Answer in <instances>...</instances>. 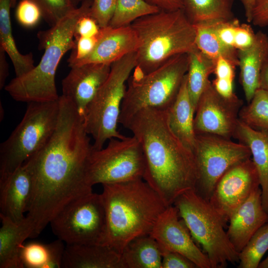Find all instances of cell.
I'll return each instance as SVG.
<instances>
[{"label":"cell","mask_w":268,"mask_h":268,"mask_svg":"<svg viewBox=\"0 0 268 268\" xmlns=\"http://www.w3.org/2000/svg\"><path fill=\"white\" fill-rule=\"evenodd\" d=\"M58 239L49 244L33 241L23 244L20 257L23 268H60L65 246Z\"/></svg>","instance_id":"obj_28"},{"label":"cell","mask_w":268,"mask_h":268,"mask_svg":"<svg viewBox=\"0 0 268 268\" xmlns=\"http://www.w3.org/2000/svg\"><path fill=\"white\" fill-rule=\"evenodd\" d=\"M83 118L71 102L60 96L56 129L45 145L25 162L32 176L31 196L26 217L37 237L72 201L92 192L87 179L93 149Z\"/></svg>","instance_id":"obj_1"},{"label":"cell","mask_w":268,"mask_h":268,"mask_svg":"<svg viewBox=\"0 0 268 268\" xmlns=\"http://www.w3.org/2000/svg\"><path fill=\"white\" fill-rule=\"evenodd\" d=\"M234 67L225 59L220 57L215 61L214 73L216 78L234 79Z\"/></svg>","instance_id":"obj_43"},{"label":"cell","mask_w":268,"mask_h":268,"mask_svg":"<svg viewBox=\"0 0 268 268\" xmlns=\"http://www.w3.org/2000/svg\"><path fill=\"white\" fill-rule=\"evenodd\" d=\"M160 248L162 255V268H197L193 262L184 256L160 247Z\"/></svg>","instance_id":"obj_38"},{"label":"cell","mask_w":268,"mask_h":268,"mask_svg":"<svg viewBox=\"0 0 268 268\" xmlns=\"http://www.w3.org/2000/svg\"><path fill=\"white\" fill-rule=\"evenodd\" d=\"M242 3L245 11V15L248 22L252 20L253 10L257 0H239Z\"/></svg>","instance_id":"obj_47"},{"label":"cell","mask_w":268,"mask_h":268,"mask_svg":"<svg viewBox=\"0 0 268 268\" xmlns=\"http://www.w3.org/2000/svg\"><path fill=\"white\" fill-rule=\"evenodd\" d=\"M241 83L248 103L260 88L261 72L268 62V35L262 31L256 33V39L249 48L238 50Z\"/></svg>","instance_id":"obj_20"},{"label":"cell","mask_w":268,"mask_h":268,"mask_svg":"<svg viewBox=\"0 0 268 268\" xmlns=\"http://www.w3.org/2000/svg\"><path fill=\"white\" fill-rule=\"evenodd\" d=\"M252 23L260 27L268 25V0H257L253 12Z\"/></svg>","instance_id":"obj_42"},{"label":"cell","mask_w":268,"mask_h":268,"mask_svg":"<svg viewBox=\"0 0 268 268\" xmlns=\"http://www.w3.org/2000/svg\"><path fill=\"white\" fill-rule=\"evenodd\" d=\"M258 268H268V256L260 263Z\"/></svg>","instance_id":"obj_50"},{"label":"cell","mask_w":268,"mask_h":268,"mask_svg":"<svg viewBox=\"0 0 268 268\" xmlns=\"http://www.w3.org/2000/svg\"><path fill=\"white\" fill-rule=\"evenodd\" d=\"M149 4L158 7L160 10L174 11L183 9L182 0H144Z\"/></svg>","instance_id":"obj_45"},{"label":"cell","mask_w":268,"mask_h":268,"mask_svg":"<svg viewBox=\"0 0 268 268\" xmlns=\"http://www.w3.org/2000/svg\"><path fill=\"white\" fill-rule=\"evenodd\" d=\"M117 0H92L89 14L99 26H109L115 13Z\"/></svg>","instance_id":"obj_36"},{"label":"cell","mask_w":268,"mask_h":268,"mask_svg":"<svg viewBox=\"0 0 268 268\" xmlns=\"http://www.w3.org/2000/svg\"><path fill=\"white\" fill-rule=\"evenodd\" d=\"M239 23V21L236 18L231 21L212 24V26L218 37L223 43L235 48V30L236 26Z\"/></svg>","instance_id":"obj_39"},{"label":"cell","mask_w":268,"mask_h":268,"mask_svg":"<svg viewBox=\"0 0 268 268\" xmlns=\"http://www.w3.org/2000/svg\"><path fill=\"white\" fill-rule=\"evenodd\" d=\"M50 224L66 245L105 244L106 215L101 194L92 192L72 201Z\"/></svg>","instance_id":"obj_10"},{"label":"cell","mask_w":268,"mask_h":268,"mask_svg":"<svg viewBox=\"0 0 268 268\" xmlns=\"http://www.w3.org/2000/svg\"><path fill=\"white\" fill-rule=\"evenodd\" d=\"M160 10L144 0H117L116 10L109 26L117 28L130 25L140 17Z\"/></svg>","instance_id":"obj_32"},{"label":"cell","mask_w":268,"mask_h":268,"mask_svg":"<svg viewBox=\"0 0 268 268\" xmlns=\"http://www.w3.org/2000/svg\"><path fill=\"white\" fill-rule=\"evenodd\" d=\"M194 240L202 248L211 268H224L228 263L239 262V255L224 228L226 224L208 200L195 190L180 195L173 204Z\"/></svg>","instance_id":"obj_7"},{"label":"cell","mask_w":268,"mask_h":268,"mask_svg":"<svg viewBox=\"0 0 268 268\" xmlns=\"http://www.w3.org/2000/svg\"><path fill=\"white\" fill-rule=\"evenodd\" d=\"M258 170L251 158L228 169L216 183L209 201L226 224L232 214L260 188Z\"/></svg>","instance_id":"obj_14"},{"label":"cell","mask_w":268,"mask_h":268,"mask_svg":"<svg viewBox=\"0 0 268 268\" xmlns=\"http://www.w3.org/2000/svg\"><path fill=\"white\" fill-rule=\"evenodd\" d=\"M268 250V222L251 237L239 255V268H257Z\"/></svg>","instance_id":"obj_33"},{"label":"cell","mask_w":268,"mask_h":268,"mask_svg":"<svg viewBox=\"0 0 268 268\" xmlns=\"http://www.w3.org/2000/svg\"><path fill=\"white\" fill-rule=\"evenodd\" d=\"M194 26L196 30V46L200 51L215 61L222 57L234 67L239 66L238 50L223 43L216 34L212 25Z\"/></svg>","instance_id":"obj_30"},{"label":"cell","mask_w":268,"mask_h":268,"mask_svg":"<svg viewBox=\"0 0 268 268\" xmlns=\"http://www.w3.org/2000/svg\"><path fill=\"white\" fill-rule=\"evenodd\" d=\"M89 12V9L79 19L75 28L74 40L80 37L93 36L99 33L101 28L90 16Z\"/></svg>","instance_id":"obj_40"},{"label":"cell","mask_w":268,"mask_h":268,"mask_svg":"<svg viewBox=\"0 0 268 268\" xmlns=\"http://www.w3.org/2000/svg\"><path fill=\"white\" fill-rule=\"evenodd\" d=\"M233 137L250 149L259 175L263 207L268 213V130H257L238 120Z\"/></svg>","instance_id":"obj_22"},{"label":"cell","mask_w":268,"mask_h":268,"mask_svg":"<svg viewBox=\"0 0 268 268\" xmlns=\"http://www.w3.org/2000/svg\"><path fill=\"white\" fill-rule=\"evenodd\" d=\"M111 66L89 63L73 67L62 80V95L71 102L83 118L87 107L107 79Z\"/></svg>","instance_id":"obj_16"},{"label":"cell","mask_w":268,"mask_h":268,"mask_svg":"<svg viewBox=\"0 0 268 268\" xmlns=\"http://www.w3.org/2000/svg\"><path fill=\"white\" fill-rule=\"evenodd\" d=\"M260 88L268 92V62L264 66L261 72Z\"/></svg>","instance_id":"obj_48"},{"label":"cell","mask_w":268,"mask_h":268,"mask_svg":"<svg viewBox=\"0 0 268 268\" xmlns=\"http://www.w3.org/2000/svg\"><path fill=\"white\" fill-rule=\"evenodd\" d=\"M136 64V52L127 54L111 66L110 73L87 107L83 116L85 130L94 140L93 148H102L112 138L126 137L118 130L126 82Z\"/></svg>","instance_id":"obj_8"},{"label":"cell","mask_w":268,"mask_h":268,"mask_svg":"<svg viewBox=\"0 0 268 268\" xmlns=\"http://www.w3.org/2000/svg\"><path fill=\"white\" fill-rule=\"evenodd\" d=\"M139 42L132 74H147L171 57L189 53L196 46V30L183 9L159 11L134 20L131 25Z\"/></svg>","instance_id":"obj_5"},{"label":"cell","mask_w":268,"mask_h":268,"mask_svg":"<svg viewBox=\"0 0 268 268\" xmlns=\"http://www.w3.org/2000/svg\"><path fill=\"white\" fill-rule=\"evenodd\" d=\"M193 152L198 172L195 191L208 201L224 173L234 165L252 156L249 148L244 144L207 133L196 134Z\"/></svg>","instance_id":"obj_12"},{"label":"cell","mask_w":268,"mask_h":268,"mask_svg":"<svg viewBox=\"0 0 268 268\" xmlns=\"http://www.w3.org/2000/svg\"><path fill=\"white\" fill-rule=\"evenodd\" d=\"M226 231L235 250L240 253L255 233L268 222L260 188L254 192L231 215Z\"/></svg>","instance_id":"obj_19"},{"label":"cell","mask_w":268,"mask_h":268,"mask_svg":"<svg viewBox=\"0 0 268 268\" xmlns=\"http://www.w3.org/2000/svg\"><path fill=\"white\" fill-rule=\"evenodd\" d=\"M138 140L145 163L143 179L167 206L195 190L198 172L193 152L171 130L167 110L142 108L123 126Z\"/></svg>","instance_id":"obj_2"},{"label":"cell","mask_w":268,"mask_h":268,"mask_svg":"<svg viewBox=\"0 0 268 268\" xmlns=\"http://www.w3.org/2000/svg\"><path fill=\"white\" fill-rule=\"evenodd\" d=\"M188 54L187 88L196 112L199 98L210 81L209 76L214 73L215 61L206 56L197 47Z\"/></svg>","instance_id":"obj_29"},{"label":"cell","mask_w":268,"mask_h":268,"mask_svg":"<svg viewBox=\"0 0 268 268\" xmlns=\"http://www.w3.org/2000/svg\"><path fill=\"white\" fill-rule=\"evenodd\" d=\"M188 53L175 55L155 70L141 75L131 74L121 108L119 124L124 126L145 107L167 110L174 102L187 73Z\"/></svg>","instance_id":"obj_6"},{"label":"cell","mask_w":268,"mask_h":268,"mask_svg":"<svg viewBox=\"0 0 268 268\" xmlns=\"http://www.w3.org/2000/svg\"><path fill=\"white\" fill-rule=\"evenodd\" d=\"M248 105L243 106L239 120L257 130H268V92L259 88Z\"/></svg>","instance_id":"obj_31"},{"label":"cell","mask_w":268,"mask_h":268,"mask_svg":"<svg viewBox=\"0 0 268 268\" xmlns=\"http://www.w3.org/2000/svg\"><path fill=\"white\" fill-rule=\"evenodd\" d=\"M144 169L142 149L135 137L112 138L105 147L93 149L87 179L92 187L143 179Z\"/></svg>","instance_id":"obj_11"},{"label":"cell","mask_w":268,"mask_h":268,"mask_svg":"<svg viewBox=\"0 0 268 268\" xmlns=\"http://www.w3.org/2000/svg\"><path fill=\"white\" fill-rule=\"evenodd\" d=\"M42 18L51 27L54 26L76 8L70 0H34Z\"/></svg>","instance_id":"obj_34"},{"label":"cell","mask_w":268,"mask_h":268,"mask_svg":"<svg viewBox=\"0 0 268 268\" xmlns=\"http://www.w3.org/2000/svg\"><path fill=\"white\" fill-rule=\"evenodd\" d=\"M32 189L31 173L26 162L13 172L0 176V214L16 222L22 220Z\"/></svg>","instance_id":"obj_17"},{"label":"cell","mask_w":268,"mask_h":268,"mask_svg":"<svg viewBox=\"0 0 268 268\" xmlns=\"http://www.w3.org/2000/svg\"><path fill=\"white\" fill-rule=\"evenodd\" d=\"M0 268H23L20 254L24 242L31 238L32 225L26 217L16 222L0 214Z\"/></svg>","instance_id":"obj_23"},{"label":"cell","mask_w":268,"mask_h":268,"mask_svg":"<svg viewBox=\"0 0 268 268\" xmlns=\"http://www.w3.org/2000/svg\"><path fill=\"white\" fill-rule=\"evenodd\" d=\"M183 9L193 25H212L231 21L233 0H182Z\"/></svg>","instance_id":"obj_25"},{"label":"cell","mask_w":268,"mask_h":268,"mask_svg":"<svg viewBox=\"0 0 268 268\" xmlns=\"http://www.w3.org/2000/svg\"><path fill=\"white\" fill-rule=\"evenodd\" d=\"M234 80L216 78L212 82L216 91L221 96L229 98L235 94L233 91Z\"/></svg>","instance_id":"obj_44"},{"label":"cell","mask_w":268,"mask_h":268,"mask_svg":"<svg viewBox=\"0 0 268 268\" xmlns=\"http://www.w3.org/2000/svg\"><path fill=\"white\" fill-rule=\"evenodd\" d=\"M139 45L138 38L130 25L102 28L93 50L73 67L89 63L111 65L127 54L136 52Z\"/></svg>","instance_id":"obj_18"},{"label":"cell","mask_w":268,"mask_h":268,"mask_svg":"<svg viewBox=\"0 0 268 268\" xmlns=\"http://www.w3.org/2000/svg\"><path fill=\"white\" fill-rule=\"evenodd\" d=\"M121 268H162L159 244L150 234L134 239L121 253Z\"/></svg>","instance_id":"obj_26"},{"label":"cell","mask_w":268,"mask_h":268,"mask_svg":"<svg viewBox=\"0 0 268 268\" xmlns=\"http://www.w3.org/2000/svg\"><path fill=\"white\" fill-rule=\"evenodd\" d=\"M5 52L0 47V89L5 87V80L9 75L8 65L6 59Z\"/></svg>","instance_id":"obj_46"},{"label":"cell","mask_w":268,"mask_h":268,"mask_svg":"<svg viewBox=\"0 0 268 268\" xmlns=\"http://www.w3.org/2000/svg\"><path fill=\"white\" fill-rule=\"evenodd\" d=\"M62 268H121V254L106 244L66 245Z\"/></svg>","instance_id":"obj_21"},{"label":"cell","mask_w":268,"mask_h":268,"mask_svg":"<svg viewBox=\"0 0 268 268\" xmlns=\"http://www.w3.org/2000/svg\"><path fill=\"white\" fill-rule=\"evenodd\" d=\"M256 33L251 25L247 23H239L236 28L234 37V47L237 50L250 47L254 43Z\"/></svg>","instance_id":"obj_41"},{"label":"cell","mask_w":268,"mask_h":268,"mask_svg":"<svg viewBox=\"0 0 268 268\" xmlns=\"http://www.w3.org/2000/svg\"><path fill=\"white\" fill-rule=\"evenodd\" d=\"M160 247L178 253L198 268H211L207 255L196 244L174 205L166 207L156 221L150 234Z\"/></svg>","instance_id":"obj_15"},{"label":"cell","mask_w":268,"mask_h":268,"mask_svg":"<svg viewBox=\"0 0 268 268\" xmlns=\"http://www.w3.org/2000/svg\"><path fill=\"white\" fill-rule=\"evenodd\" d=\"M60 97L55 101L28 103L24 116L0 145V176L22 165L48 142L57 126Z\"/></svg>","instance_id":"obj_9"},{"label":"cell","mask_w":268,"mask_h":268,"mask_svg":"<svg viewBox=\"0 0 268 268\" xmlns=\"http://www.w3.org/2000/svg\"><path fill=\"white\" fill-rule=\"evenodd\" d=\"M91 3H82L56 25L37 33L39 48L44 53L38 65L31 71L15 77L5 86V90L13 99L28 103L59 99L55 83L56 70L63 56L73 48L76 24Z\"/></svg>","instance_id":"obj_4"},{"label":"cell","mask_w":268,"mask_h":268,"mask_svg":"<svg viewBox=\"0 0 268 268\" xmlns=\"http://www.w3.org/2000/svg\"><path fill=\"white\" fill-rule=\"evenodd\" d=\"M10 7V0H0V47L9 56L16 77H19L31 71L35 66L33 54H22L16 47L12 32Z\"/></svg>","instance_id":"obj_27"},{"label":"cell","mask_w":268,"mask_h":268,"mask_svg":"<svg viewBox=\"0 0 268 268\" xmlns=\"http://www.w3.org/2000/svg\"><path fill=\"white\" fill-rule=\"evenodd\" d=\"M102 185L107 222L105 244L121 254L132 240L150 234L168 206L143 179Z\"/></svg>","instance_id":"obj_3"},{"label":"cell","mask_w":268,"mask_h":268,"mask_svg":"<svg viewBox=\"0 0 268 268\" xmlns=\"http://www.w3.org/2000/svg\"><path fill=\"white\" fill-rule=\"evenodd\" d=\"M11 0V6L14 7L16 3L17 0Z\"/></svg>","instance_id":"obj_51"},{"label":"cell","mask_w":268,"mask_h":268,"mask_svg":"<svg viewBox=\"0 0 268 268\" xmlns=\"http://www.w3.org/2000/svg\"><path fill=\"white\" fill-rule=\"evenodd\" d=\"M70 0L75 7H78L82 3L87 1H92V0Z\"/></svg>","instance_id":"obj_49"},{"label":"cell","mask_w":268,"mask_h":268,"mask_svg":"<svg viewBox=\"0 0 268 268\" xmlns=\"http://www.w3.org/2000/svg\"><path fill=\"white\" fill-rule=\"evenodd\" d=\"M100 35L99 33L93 36L80 37L74 40V45L67 60L68 65L73 67L79 61L87 56L93 50Z\"/></svg>","instance_id":"obj_37"},{"label":"cell","mask_w":268,"mask_h":268,"mask_svg":"<svg viewBox=\"0 0 268 268\" xmlns=\"http://www.w3.org/2000/svg\"><path fill=\"white\" fill-rule=\"evenodd\" d=\"M243 105L236 94L229 98L220 95L209 81L198 102L194 120L196 134H212L231 139Z\"/></svg>","instance_id":"obj_13"},{"label":"cell","mask_w":268,"mask_h":268,"mask_svg":"<svg viewBox=\"0 0 268 268\" xmlns=\"http://www.w3.org/2000/svg\"><path fill=\"white\" fill-rule=\"evenodd\" d=\"M195 114L188 91L186 74L174 102L167 110V117L172 131L192 151L196 135L194 128Z\"/></svg>","instance_id":"obj_24"},{"label":"cell","mask_w":268,"mask_h":268,"mask_svg":"<svg viewBox=\"0 0 268 268\" xmlns=\"http://www.w3.org/2000/svg\"><path fill=\"white\" fill-rule=\"evenodd\" d=\"M17 22L27 28L35 26L42 18L41 11L34 0H21L16 8Z\"/></svg>","instance_id":"obj_35"}]
</instances>
